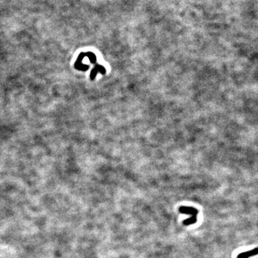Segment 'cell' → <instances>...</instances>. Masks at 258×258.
Wrapping results in <instances>:
<instances>
[{
	"mask_svg": "<svg viewBox=\"0 0 258 258\" xmlns=\"http://www.w3.org/2000/svg\"><path fill=\"white\" fill-rule=\"evenodd\" d=\"M178 210H179V212L181 213V214H185V215H192V216H197L198 210L194 207H191V206H180Z\"/></svg>",
	"mask_w": 258,
	"mask_h": 258,
	"instance_id": "cell-1",
	"label": "cell"
},
{
	"mask_svg": "<svg viewBox=\"0 0 258 258\" xmlns=\"http://www.w3.org/2000/svg\"><path fill=\"white\" fill-rule=\"evenodd\" d=\"M257 248L256 247V248L253 249V250L247 251V252H244L243 253L239 254L237 258H249L250 257L257 255Z\"/></svg>",
	"mask_w": 258,
	"mask_h": 258,
	"instance_id": "cell-2",
	"label": "cell"
}]
</instances>
